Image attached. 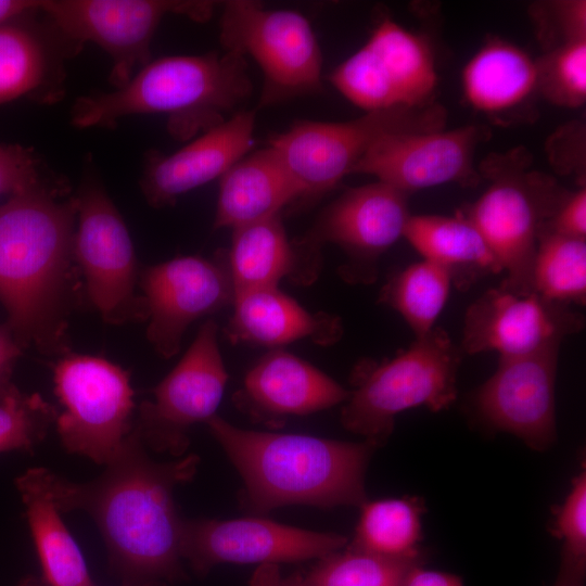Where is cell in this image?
Listing matches in <instances>:
<instances>
[{
	"instance_id": "28",
	"label": "cell",
	"mask_w": 586,
	"mask_h": 586,
	"mask_svg": "<svg viewBox=\"0 0 586 586\" xmlns=\"http://www.w3.org/2000/svg\"><path fill=\"white\" fill-rule=\"evenodd\" d=\"M23 16L0 24V105L25 95L51 100L55 56L44 33Z\"/></svg>"
},
{
	"instance_id": "17",
	"label": "cell",
	"mask_w": 586,
	"mask_h": 586,
	"mask_svg": "<svg viewBox=\"0 0 586 586\" xmlns=\"http://www.w3.org/2000/svg\"><path fill=\"white\" fill-rule=\"evenodd\" d=\"M347 544L344 535L269 519L183 520L182 558L198 572L221 563L276 564L321 559Z\"/></svg>"
},
{
	"instance_id": "29",
	"label": "cell",
	"mask_w": 586,
	"mask_h": 586,
	"mask_svg": "<svg viewBox=\"0 0 586 586\" xmlns=\"http://www.w3.org/2000/svg\"><path fill=\"white\" fill-rule=\"evenodd\" d=\"M360 508L352 547L391 559L422 556L419 543L425 507L421 498L366 501Z\"/></svg>"
},
{
	"instance_id": "4",
	"label": "cell",
	"mask_w": 586,
	"mask_h": 586,
	"mask_svg": "<svg viewBox=\"0 0 586 586\" xmlns=\"http://www.w3.org/2000/svg\"><path fill=\"white\" fill-rule=\"evenodd\" d=\"M252 92L245 56L233 51L150 61L122 88L82 95L72 109L77 128H111L139 114H164L171 136L186 140L222 123Z\"/></svg>"
},
{
	"instance_id": "15",
	"label": "cell",
	"mask_w": 586,
	"mask_h": 586,
	"mask_svg": "<svg viewBox=\"0 0 586 586\" xmlns=\"http://www.w3.org/2000/svg\"><path fill=\"white\" fill-rule=\"evenodd\" d=\"M491 135L485 125L388 132L371 145L352 174L371 175L407 194L444 183L474 187L482 178L474 154Z\"/></svg>"
},
{
	"instance_id": "43",
	"label": "cell",
	"mask_w": 586,
	"mask_h": 586,
	"mask_svg": "<svg viewBox=\"0 0 586 586\" xmlns=\"http://www.w3.org/2000/svg\"><path fill=\"white\" fill-rule=\"evenodd\" d=\"M39 1L0 0V24L38 10Z\"/></svg>"
},
{
	"instance_id": "5",
	"label": "cell",
	"mask_w": 586,
	"mask_h": 586,
	"mask_svg": "<svg viewBox=\"0 0 586 586\" xmlns=\"http://www.w3.org/2000/svg\"><path fill=\"white\" fill-rule=\"evenodd\" d=\"M461 354L449 334L435 327L392 359L361 362L341 410L343 426L380 447L398 413L420 406L432 411L448 408L457 398Z\"/></svg>"
},
{
	"instance_id": "8",
	"label": "cell",
	"mask_w": 586,
	"mask_h": 586,
	"mask_svg": "<svg viewBox=\"0 0 586 586\" xmlns=\"http://www.w3.org/2000/svg\"><path fill=\"white\" fill-rule=\"evenodd\" d=\"M445 109L434 101L366 112L343 123L297 120L270 138L305 203L332 190L381 137L393 131L444 129Z\"/></svg>"
},
{
	"instance_id": "25",
	"label": "cell",
	"mask_w": 586,
	"mask_h": 586,
	"mask_svg": "<svg viewBox=\"0 0 586 586\" xmlns=\"http://www.w3.org/2000/svg\"><path fill=\"white\" fill-rule=\"evenodd\" d=\"M403 238L423 259L445 269L460 291L488 275L502 272L481 232L461 213L453 217L411 215Z\"/></svg>"
},
{
	"instance_id": "42",
	"label": "cell",
	"mask_w": 586,
	"mask_h": 586,
	"mask_svg": "<svg viewBox=\"0 0 586 586\" xmlns=\"http://www.w3.org/2000/svg\"><path fill=\"white\" fill-rule=\"evenodd\" d=\"M250 586H305L298 574L282 577L276 564L259 565Z\"/></svg>"
},
{
	"instance_id": "24",
	"label": "cell",
	"mask_w": 586,
	"mask_h": 586,
	"mask_svg": "<svg viewBox=\"0 0 586 586\" xmlns=\"http://www.w3.org/2000/svg\"><path fill=\"white\" fill-rule=\"evenodd\" d=\"M462 88L471 106L504 119L538 94L536 61L510 42L492 39L464 66Z\"/></svg>"
},
{
	"instance_id": "30",
	"label": "cell",
	"mask_w": 586,
	"mask_h": 586,
	"mask_svg": "<svg viewBox=\"0 0 586 586\" xmlns=\"http://www.w3.org/2000/svg\"><path fill=\"white\" fill-rule=\"evenodd\" d=\"M451 286L445 269L423 259L394 275L382 288L380 302L396 310L420 339L435 328Z\"/></svg>"
},
{
	"instance_id": "22",
	"label": "cell",
	"mask_w": 586,
	"mask_h": 586,
	"mask_svg": "<svg viewBox=\"0 0 586 586\" xmlns=\"http://www.w3.org/2000/svg\"><path fill=\"white\" fill-rule=\"evenodd\" d=\"M233 313L225 328L233 343L271 347L298 340L329 346L339 342L344 328L342 319L324 311L310 313L278 286L255 289L237 294Z\"/></svg>"
},
{
	"instance_id": "7",
	"label": "cell",
	"mask_w": 586,
	"mask_h": 586,
	"mask_svg": "<svg viewBox=\"0 0 586 586\" xmlns=\"http://www.w3.org/2000/svg\"><path fill=\"white\" fill-rule=\"evenodd\" d=\"M408 196L378 180L347 189L323 208L309 231L292 240L295 267L290 280L300 285L311 284L320 273L322 246L333 243L346 256L339 268L344 281L374 282L379 259L404 237L411 216Z\"/></svg>"
},
{
	"instance_id": "27",
	"label": "cell",
	"mask_w": 586,
	"mask_h": 586,
	"mask_svg": "<svg viewBox=\"0 0 586 586\" xmlns=\"http://www.w3.org/2000/svg\"><path fill=\"white\" fill-rule=\"evenodd\" d=\"M226 257L234 296L278 286L282 278H291L295 267L293 243L280 215L234 229Z\"/></svg>"
},
{
	"instance_id": "1",
	"label": "cell",
	"mask_w": 586,
	"mask_h": 586,
	"mask_svg": "<svg viewBox=\"0 0 586 586\" xmlns=\"http://www.w3.org/2000/svg\"><path fill=\"white\" fill-rule=\"evenodd\" d=\"M199 463L195 454L153 460L133 426L100 476L73 483L48 470L47 484L61 513L82 510L93 519L124 586H170L183 559L184 519L174 491L194 477Z\"/></svg>"
},
{
	"instance_id": "35",
	"label": "cell",
	"mask_w": 586,
	"mask_h": 586,
	"mask_svg": "<svg viewBox=\"0 0 586 586\" xmlns=\"http://www.w3.org/2000/svg\"><path fill=\"white\" fill-rule=\"evenodd\" d=\"M538 37L547 51L586 39V2L582 0L539 3L532 11Z\"/></svg>"
},
{
	"instance_id": "36",
	"label": "cell",
	"mask_w": 586,
	"mask_h": 586,
	"mask_svg": "<svg viewBox=\"0 0 586 586\" xmlns=\"http://www.w3.org/2000/svg\"><path fill=\"white\" fill-rule=\"evenodd\" d=\"M552 534L563 540V553L586 559V474L573 481L564 502L556 509Z\"/></svg>"
},
{
	"instance_id": "23",
	"label": "cell",
	"mask_w": 586,
	"mask_h": 586,
	"mask_svg": "<svg viewBox=\"0 0 586 586\" xmlns=\"http://www.w3.org/2000/svg\"><path fill=\"white\" fill-rule=\"evenodd\" d=\"M298 199L288 167L268 145L246 154L219 178L214 229L234 230L275 217Z\"/></svg>"
},
{
	"instance_id": "31",
	"label": "cell",
	"mask_w": 586,
	"mask_h": 586,
	"mask_svg": "<svg viewBox=\"0 0 586 586\" xmlns=\"http://www.w3.org/2000/svg\"><path fill=\"white\" fill-rule=\"evenodd\" d=\"M534 293L566 304L586 302V239L542 229L533 267Z\"/></svg>"
},
{
	"instance_id": "32",
	"label": "cell",
	"mask_w": 586,
	"mask_h": 586,
	"mask_svg": "<svg viewBox=\"0 0 586 586\" xmlns=\"http://www.w3.org/2000/svg\"><path fill=\"white\" fill-rule=\"evenodd\" d=\"M422 564V556L391 559L357 549L351 545L344 551L321 559L304 577L305 586H402L407 573Z\"/></svg>"
},
{
	"instance_id": "13",
	"label": "cell",
	"mask_w": 586,
	"mask_h": 586,
	"mask_svg": "<svg viewBox=\"0 0 586 586\" xmlns=\"http://www.w3.org/2000/svg\"><path fill=\"white\" fill-rule=\"evenodd\" d=\"M228 373L220 354L218 326L209 319L173 370L152 390L153 399L138 407L135 428L150 450L181 458L189 433L216 415Z\"/></svg>"
},
{
	"instance_id": "6",
	"label": "cell",
	"mask_w": 586,
	"mask_h": 586,
	"mask_svg": "<svg viewBox=\"0 0 586 586\" xmlns=\"http://www.w3.org/2000/svg\"><path fill=\"white\" fill-rule=\"evenodd\" d=\"M530 163L522 149L485 161L480 174L489 186L461 213L481 232L506 273L499 286L520 295L534 293L540 231L569 194L551 177L525 170Z\"/></svg>"
},
{
	"instance_id": "38",
	"label": "cell",
	"mask_w": 586,
	"mask_h": 586,
	"mask_svg": "<svg viewBox=\"0 0 586 586\" xmlns=\"http://www.w3.org/2000/svg\"><path fill=\"white\" fill-rule=\"evenodd\" d=\"M543 228L558 234L586 239L585 186L574 192H569Z\"/></svg>"
},
{
	"instance_id": "21",
	"label": "cell",
	"mask_w": 586,
	"mask_h": 586,
	"mask_svg": "<svg viewBox=\"0 0 586 586\" xmlns=\"http://www.w3.org/2000/svg\"><path fill=\"white\" fill-rule=\"evenodd\" d=\"M254 127L255 113L238 111L169 155L150 153L140 179L146 202L156 208L169 206L220 178L252 148Z\"/></svg>"
},
{
	"instance_id": "19",
	"label": "cell",
	"mask_w": 586,
	"mask_h": 586,
	"mask_svg": "<svg viewBox=\"0 0 586 586\" xmlns=\"http://www.w3.org/2000/svg\"><path fill=\"white\" fill-rule=\"evenodd\" d=\"M560 345L519 357H499L497 370L473 404L492 428L543 451L557 440L555 385Z\"/></svg>"
},
{
	"instance_id": "14",
	"label": "cell",
	"mask_w": 586,
	"mask_h": 586,
	"mask_svg": "<svg viewBox=\"0 0 586 586\" xmlns=\"http://www.w3.org/2000/svg\"><path fill=\"white\" fill-rule=\"evenodd\" d=\"M329 79L365 112L430 103L437 85L426 40L392 20L379 23L367 42Z\"/></svg>"
},
{
	"instance_id": "20",
	"label": "cell",
	"mask_w": 586,
	"mask_h": 586,
	"mask_svg": "<svg viewBox=\"0 0 586 586\" xmlns=\"http://www.w3.org/2000/svg\"><path fill=\"white\" fill-rule=\"evenodd\" d=\"M348 396L349 391L321 370L275 348L249 370L232 402L252 421L279 429L289 417L331 408Z\"/></svg>"
},
{
	"instance_id": "10",
	"label": "cell",
	"mask_w": 586,
	"mask_h": 586,
	"mask_svg": "<svg viewBox=\"0 0 586 586\" xmlns=\"http://www.w3.org/2000/svg\"><path fill=\"white\" fill-rule=\"evenodd\" d=\"M63 411L55 426L72 454L106 464L135 426L130 374L98 356L68 353L52 367Z\"/></svg>"
},
{
	"instance_id": "33",
	"label": "cell",
	"mask_w": 586,
	"mask_h": 586,
	"mask_svg": "<svg viewBox=\"0 0 586 586\" xmlns=\"http://www.w3.org/2000/svg\"><path fill=\"white\" fill-rule=\"evenodd\" d=\"M58 415V408L40 394L22 392L14 384L0 398V453H33Z\"/></svg>"
},
{
	"instance_id": "40",
	"label": "cell",
	"mask_w": 586,
	"mask_h": 586,
	"mask_svg": "<svg viewBox=\"0 0 586 586\" xmlns=\"http://www.w3.org/2000/svg\"><path fill=\"white\" fill-rule=\"evenodd\" d=\"M402 586H463V583L456 574L426 570L418 564L407 573Z\"/></svg>"
},
{
	"instance_id": "41",
	"label": "cell",
	"mask_w": 586,
	"mask_h": 586,
	"mask_svg": "<svg viewBox=\"0 0 586 586\" xmlns=\"http://www.w3.org/2000/svg\"><path fill=\"white\" fill-rule=\"evenodd\" d=\"M586 559L562 552L561 564L552 586H585Z\"/></svg>"
},
{
	"instance_id": "18",
	"label": "cell",
	"mask_w": 586,
	"mask_h": 586,
	"mask_svg": "<svg viewBox=\"0 0 586 586\" xmlns=\"http://www.w3.org/2000/svg\"><path fill=\"white\" fill-rule=\"evenodd\" d=\"M584 326V316L571 305L537 293L492 288L468 307L460 349L469 355L495 351L499 357L525 356L560 345Z\"/></svg>"
},
{
	"instance_id": "34",
	"label": "cell",
	"mask_w": 586,
	"mask_h": 586,
	"mask_svg": "<svg viewBox=\"0 0 586 586\" xmlns=\"http://www.w3.org/2000/svg\"><path fill=\"white\" fill-rule=\"evenodd\" d=\"M538 93L552 104L577 109L586 101V39L548 50L535 60Z\"/></svg>"
},
{
	"instance_id": "2",
	"label": "cell",
	"mask_w": 586,
	"mask_h": 586,
	"mask_svg": "<svg viewBox=\"0 0 586 586\" xmlns=\"http://www.w3.org/2000/svg\"><path fill=\"white\" fill-rule=\"evenodd\" d=\"M42 182L0 206V302L23 349L71 353L69 318L81 300L74 255L76 198Z\"/></svg>"
},
{
	"instance_id": "37",
	"label": "cell",
	"mask_w": 586,
	"mask_h": 586,
	"mask_svg": "<svg viewBox=\"0 0 586 586\" xmlns=\"http://www.w3.org/2000/svg\"><path fill=\"white\" fill-rule=\"evenodd\" d=\"M35 152L20 144H0V196L44 182Z\"/></svg>"
},
{
	"instance_id": "12",
	"label": "cell",
	"mask_w": 586,
	"mask_h": 586,
	"mask_svg": "<svg viewBox=\"0 0 586 586\" xmlns=\"http://www.w3.org/2000/svg\"><path fill=\"white\" fill-rule=\"evenodd\" d=\"M212 1L48 0L38 11L60 37L78 46L92 42L112 60L110 82L119 89L151 61V43L162 20L170 13L203 22Z\"/></svg>"
},
{
	"instance_id": "26",
	"label": "cell",
	"mask_w": 586,
	"mask_h": 586,
	"mask_svg": "<svg viewBox=\"0 0 586 586\" xmlns=\"http://www.w3.org/2000/svg\"><path fill=\"white\" fill-rule=\"evenodd\" d=\"M47 472L46 468H31L15 481L44 585L93 586L84 556L50 495Z\"/></svg>"
},
{
	"instance_id": "11",
	"label": "cell",
	"mask_w": 586,
	"mask_h": 586,
	"mask_svg": "<svg viewBox=\"0 0 586 586\" xmlns=\"http://www.w3.org/2000/svg\"><path fill=\"white\" fill-rule=\"evenodd\" d=\"M75 198L74 255L92 307L110 324L146 321L144 297L136 292L140 272L135 247L120 213L92 175Z\"/></svg>"
},
{
	"instance_id": "16",
	"label": "cell",
	"mask_w": 586,
	"mask_h": 586,
	"mask_svg": "<svg viewBox=\"0 0 586 586\" xmlns=\"http://www.w3.org/2000/svg\"><path fill=\"white\" fill-rule=\"evenodd\" d=\"M146 310V337L168 359L177 355L195 320L233 303L234 290L226 252L208 259L179 256L140 271Z\"/></svg>"
},
{
	"instance_id": "9",
	"label": "cell",
	"mask_w": 586,
	"mask_h": 586,
	"mask_svg": "<svg viewBox=\"0 0 586 586\" xmlns=\"http://www.w3.org/2000/svg\"><path fill=\"white\" fill-rule=\"evenodd\" d=\"M219 26L222 49L249 55L260 67V107L321 90L320 48L300 12L230 0L224 3Z\"/></svg>"
},
{
	"instance_id": "39",
	"label": "cell",
	"mask_w": 586,
	"mask_h": 586,
	"mask_svg": "<svg viewBox=\"0 0 586 586\" xmlns=\"http://www.w3.org/2000/svg\"><path fill=\"white\" fill-rule=\"evenodd\" d=\"M23 348L7 323L0 324V398L14 385L13 369Z\"/></svg>"
},
{
	"instance_id": "3",
	"label": "cell",
	"mask_w": 586,
	"mask_h": 586,
	"mask_svg": "<svg viewBox=\"0 0 586 586\" xmlns=\"http://www.w3.org/2000/svg\"><path fill=\"white\" fill-rule=\"evenodd\" d=\"M206 424L242 479L245 510L360 507L367 501L365 473L377 448L370 442L245 430L217 415Z\"/></svg>"
}]
</instances>
